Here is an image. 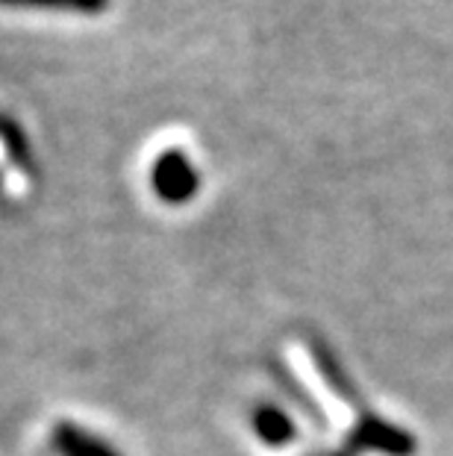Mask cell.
Returning <instances> with one entry per match:
<instances>
[{
    "label": "cell",
    "mask_w": 453,
    "mask_h": 456,
    "mask_svg": "<svg viewBox=\"0 0 453 456\" xmlns=\"http://www.w3.org/2000/svg\"><path fill=\"white\" fill-rule=\"evenodd\" d=\"M256 433L263 436L268 444H286L292 439V421H288V415H283L274 406H265V410L256 412Z\"/></svg>",
    "instance_id": "277c9868"
},
{
    "label": "cell",
    "mask_w": 453,
    "mask_h": 456,
    "mask_svg": "<svg viewBox=\"0 0 453 456\" xmlns=\"http://www.w3.org/2000/svg\"><path fill=\"white\" fill-rule=\"evenodd\" d=\"M56 448L62 456H118L112 448H106L101 439L77 430V427H56Z\"/></svg>",
    "instance_id": "7a4b0ae2"
},
{
    "label": "cell",
    "mask_w": 453,
    "mask_h": 456,
    "mask_svg": "<svg viewBox=\"0 0 453 456\" xmlns=\"http://www.w3.org/2000/svg\"><path fill=\"white\" fill-rule=\"evenodd\" d=\"M153 189L168 203H182L198 191V171L186 159V153L168 151L153 165Z\"/></svg>",
    "instance_id": "6da1fadb"
},
{
    "label": "cell",
    "mask_w": 453,
    "mask_h": 456,
    "mask_svg": "<svg viewBox=\"0 0 453 456\" xmlns=\"http://www.w3.org/2000/svg\"><path fill=\"white\" fill-rule=\"evenodd\" d=\"M0 6L12 9H53V12L98 15L109 6V0H0Z\"/></svg>",
    "instance_id": "3957f363"
}]
</instances>
